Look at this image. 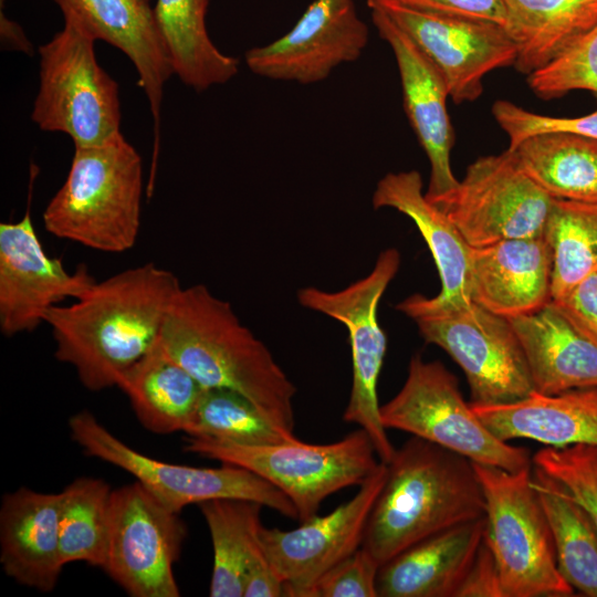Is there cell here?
I'll list each match as a JSON object with an SVG mask.
<instances>
[{
    "mask_svg": "<svg viewBox=\"0 0 597 597\" xmlns=\"http://www.w3.org/2000/svg\"><path fill=\"white\" fill-rule=\"evenodd\" d=\"M427 13L491 22L506 28L507 14L503 0H394Z\"/></svg>",
    "mask_w": 597,
    "mask_h": 597,
    "instance_id": "obj_39",
    "label": "cell"
},
{
    "mask_svg": "<svg viewBox=\"0 0 597 597\" xmlns=\"http://www.w3.org/2000/svg\"><path fill=\"white\" fill-rule=\"evenodd\" d=\"M86 265L69 272L50 256L30 210L15 222L0 223V331L4 336L34 331L46 312L66 298H78L95 284Z\"/></svg>",
    "mask_w": 597,
    "mask_h": 597,
    "instance_id": "obj_16",
    "label": "cell"
},
{
    "mask_svg": "<svg viewBox=\"0 0 597 597\" xmlns=\"http://www.w3.org/2000/svg\"><path fill=\"white\" fill-rule=\"evenodd\" d=\"M535 488L552 531L564 579L585 596L597 597V527L558 481L533 465Z\"/></svg>",
    "mask_w": 597,
    "mask_h": 597,
    "instance_id": "obj_30",
    "label": "cell"
},
{
    "mask_svg": "<svg viewBox=\"0 0 597 597\" xmlns=\"http://www.w3.org/2000/svg\"><path fill=\"white\" fill-rule=\"evenodd\" d=\"M509 320L521 342L533 390L555 395L597 387V343L553 301Z\"/></svg>",
    "mask_w": 597,
    "mask_h": 597,
    "instance_id": "obj_22",
    "label": "cell"
},
{
    "mask_svg": "<svg viewBox=\"0 0 597 597\" xmlns=\"http://www.w3.org/2000/svg\"><path fill=\"white\" fill-rule=\"evenodd\" d=\"M399 265V252L389 248L378 255L369 274L343 290L331 292L307 286L297 291L303 307L332 317L347 328L353 380L343 419L368 433L379 461L385 463L391 460L396 449L381 422L378 401V380L387 350L378 306Z\"/></svg>",
    "mask_w": 597,
    "mask_h": 597,
    "instance_id": "obj_11",
    "label": "cell"
},
{
    "mask_svg": "<svg viewBox=\"0 0 597 597\" xmlns=\"http://www.w3.org/2000/svg\"><path fill=\"white\" fill-rule=\"evenodd\" d=\"M492 114L509 138V148L543 133L563 132L597 139V108L579 117H554L530 112L509 101H496Z\"/></svg>",
    "mask_w": 597,
    "mask_h": 597,
    "instance_id": "obj_37",
    "label": "cell"
},
{
    "mask_svg": "<svg viewBox=\"0 0 597 597\" xmlns=\"http://www.w3.org/2000/svg\"><path fill=\"white\" fill-rule=\"evenodd\" d=\"M185 450L247 469L272 483L294 504L300 522L317 515L329 495L360 485L380 463L370 437L362 428L322 444L297 440L248 446L189 437Z\"/></svg>",
    "mask_w": 597,
    "mask_h": 597,
    "instance_id": "obj_7",
    "label": "cell"
},
{
    "mask_svg": "<svg viewBox=\"0 0 597 597\" xmlns=\"http://www.w3.org/2000/svg\"><path fill=\"white\" fill-rule=\"evenodd\" d=\"M186 433L248 446L300 440L269 420L251 400L226 388H205Z\"/></svg>",
    "mask_w": 597,
    "mask_h": 597,
    "instance_id": "obj_34",
    "label": "cell"
},
{
    "mask_svg": "<svg viewBox=\"0 0 597 597\" xmlns=\"http://www.w3.org/2000/svg\"><path fill=\"white\" fill-rule=\"evenodd\" d=\"M93 39L64 19L39 48L40 83L31 119L41 130L66 134L75 147H93L121 134L118 84L98 64Z\"/></svg>",
    "mask_w": 597,
    "mask_h": 597,
    "instance_id": "obj_8",
    "label": "cell"
},
{
    "mask_svg": "<svg viewBox=\"0 0 597 597\" xmlns=\"http://www.w3.org/2000/svg\"><path fill=\"white\" fill-rule=\"evenodd\" d=\"M485 517L408 547L379 567L378 597H454L484 537Z\"/></svg>",
    "mask_w": 597,
    "mask_h": 597,
    "instance_id": "obj_24",
    "label": "cell"
},
{
    "mask_svg": "<svg viewBox=\"0 0 597 597\" xmlns=\"http://www.w3.org/2000/svg\"><path fill=\"white\" fill-rule=\"evenodd\" d=\"M187 534L179 513L137 481L113 490L103 569L133 597H178L174 574Z\"/></svg>",
    "mask_w": 597,
    "mask_h": 597,
    "instance_id": "obj_13",
    "label": "cell"
},
{
    "mask_svg": "<svg viewBox=\"0 0 597 597\" xmlns=\"http://www.w3.org/2000/svg\"><path fill=\"white\" fill-rule=\"evenodd\" d=\"M532 463L565 486L597 527V446H546Z\"/></svg>",
    "mask_w": 597,
    "mask_h": 597,
    "instance_id": "obj_36",
    "label": "cell"
},
{
    "mask_svg": "<svg viewBox=\"0 0 597 597\" xmlns=\"http://www.w3.org/2000/svg\"><path fill=\"white\" fill-rule=\"evenodd\" d=\"M368 39L353 0H314L287 33L250 49L245 63L262 77L312 84L338 65L356 61Z\"/></svg>",
    "mask_w": 597,
    "mask_h": 597,
    "instance_id": "obj_17",
    "label": "cell"
},
{
    "mask_svg": "<svg viewBox=\"0 0 597 597\" xmlns=\"http://www.w3.org/2000/svg\"><path fill=\"white\" fill-rule=\"evenodd\" d=\"M396 308L413 320L428 344L442 348L462 369L471 404L512 402L533 391L521 342L509 318L474 302L448 304L413 294Z\"/></svg>",
    "mask_w": 597,
    "mask_h": 597,
    "instance_id": "obj_5",
    "label": "cell"
},
{
    "mask_svg": "<svg viewBox=\"0 0 597 597\" xmlns=\"http://www.w3.org/2000/svg\"><path fill=\"white\" fill-rule=\"evenodd\" d=\"M527 76L530 88L543 100L576 90L597 95V24L555 60Z\"/></svg>",
    "mask_w": 597,
    "mask_h": 597,
    "instance_id": "obj_35",
    "label": "cell"
},
{
    "mask_svg": "<svg viewBox=\"0 0 597 597\" xmlns=\"http://www.w3.org/2000/svg\"><path fill=\"white\" fill-rule=\"evenodd\" d=\"M71 437L85 454L108 462L132 474L150 494L172 512L217 499L254 501L297 520L291 500L258 474L231 464L197 468L168 463L145 455L108 431L88 411L69 419Z\"/></svg>",
    "mask_w": 597,
    "mask_h": 597,
    "instance_id": "obj_10",
    "label": "cell"
},
{
    "mask_svg": "<svg viewBox=\"0 0 597 597\" xmlns=\"http://www.w3.org/2000/svg\"><path fill=\"white\" fill-rule=\"evenodd\" d=\"M53 1L64 19L75 21L93 39L107 42L132 61L154 118L156 156L164 86L175 73L150 0Z\"/></svg>",
    "mask_w": 597,
    "mask_h": 597,
    "instance_id": "obj_19",
    "label": "cell"
},
{
    "mask_svg": "<svg viewBox=\"0 0 597 597\" xmlns=\"http://www.w3.org/2000/svg\"><path fill=\"white\" fill-rule=\"evenodd\" d=\"M553 256L544 235L472 248L470 298L506 318L551 301Z\"/></svg>",
    "mask_w": 597,
    "mask_h": 597,
    "instance_id": "obj_20",
    "label": "cell"
},
{
    "mask_svg": "<svg viewBox=\"0 0 597 597\" xmlns=\"http://www.w3.org/2000/svg\"><path fill=\"white\" fill-rule=\"evenodd\" d=\"M210 0H157L156 19L174 73L197 92L224 84L237 75L239 60L211 41L206 15Z\"/></svg>",
    "mask_w": 597,
    "mask_h": 597,
    "instance_id": "obj_28",
    "label": "cell"
},
{
    "mask_svg": "<svg viewBox=\"0 0 597 597\" xmlns=\"http://www.w3.org/2000/svg\"><path fill=\"white\" fill-rule=\"evenodd\" d=\"M553 302L597 343V272L586 276L564 297Z\"/></svg>",
    "mask_w": 597,
    "mask_h": 597,
    "instance_id": "obj_41",
    "label": "cell"
},
{
    "mask_svg": "<svg viewBox=\"0 0 597 597\" xmlns=\"http://www.w3.org/2000/svg\"><path fill=\"white\" fill-rule=\"evenodd\" d=\"M484 515L473 462L412 436L387 463L362 546L381 566L427 537Z\"/></svg>",
    "mask_w": 597,
    "mask_h": 597,
    "instance_id": "obj_3",
    "label": "cell"
},
{
    "mask_svg": "<svg viewBox=\"0 0 597 597\" xmlns=\"http://www.w3.org/2000/svg\"><path fill=\"white\" fill-rule=\"evenodd\" d=\"M509 149L552 198L597 201V139L563 132L543 133Z\"/></svg>",
    "mask_w": 597,
    "mask_h": 597,
    "instance_id": "obj_29",
    "label": "cell"
},
{
    "mask_svg": "<svg viewBox=\"0 0 597 597\" xmlns=\"http://www.w3.org/2000/svg\"><path fill=\"white\" fill-rule=\"evenodd\" d=\"M386 474L387 463L380 461L350 500L326 515L301 522L296 528L284 531L260 526V543L283 583L284 596L308 597L324 574L362 546L369 514Z\"/></svg>",
    "mask_w": 597,
    "mask_h": 597,
    "instance_id": "obj_14",
    "label": "cell"
},
{
    "mask_svg": "<svg viewBox=\"0 0 597 597\" xmlns=\"http://www.w3.org/2000/svg\"><path fill=\"white\" fill-rule=\"evenodd\" d=\"M284 596L283 583L269 562L259 536L245 566L243 597Z\"/></svg>",
    "mask_w": 597,
    "mask_h": 597,
    "instance_id": "obj_42",
    "label": "cell"
},
{
    "mask_svg": "<svg viewBox=\"0 0 597 597\" xmlns=\"http://www.w3.org/2000/svg\"><path fill=\"white\" fill-rule=\"evenodd\" d=\"M454 597H505L496 562L484 540L458 586Z\"/></svg>",
    "mask_w": 597,
    "mask_h": 597,
    "instance_id": "obj_40",
    "label": "cell"
},
{
    "mask_svg": "<svg viewBox=\"0 0 597 597\" xmlns=\"http://www.w3.org/2000/svg\"><path fill=\"white\" fill-rule=\"evenodd\" d=\"M553 256L551 301L597 272V201L553 199L544 229Z\"/></svg>",
    "mask_w": 597,
    "mask_h": 597,
    "instance_id": "obj_32",
    "label": "cell"
},
{
    "mask_svg": "<svg viewBox=\"0 0 597 597\" xmlns=\"http://www.w3.org/2000/svg\"><path fill=\"white\" fill-rule=\"evenodd\" d=\"M379 563L360 546L354 554L324 574L308 597H378Z\"/></svg>",
    "mask_w": 597,
    "mask_h": 597,
    "instance_id": "obj_38",
    "label": "cell"
},
{
    "mask_svg": "<svg viewBox=\"0 0 597 597\" xmlns=\"http://www.w3.org/2000/svg\"><path fill=\"white\" fill-rule=\"evenodd\" d=\"M117 387L143 427L157 434L186 432L205 390L159 341L123 375Z\"/></svg>",
    "mask_w": 597,
    "mask_h": 597,
    "instance_id": "obj_26",
    "label": "cell"
},
{
    "mask_svg": "<svg viewBox=\"0 0 597 597\" xmlns=\"http://www.w3.org/2000/svg\"><path fill=\"white\" fill-rule=\"evenodd\" d=\"M379 35L395 56L404 107L430 164L428 200L436 202L459 184L451 168L453 129L447 112V84L432 62L379 7L367 2Z\"/></svg>",
    "mask_w": 597,
    "mask_h": 597,
    "instance_id": "obj_18",
    "label": "cell"
},
{
    "mask_svg": "<svg viewBox=\"0 0 597 597\" xmlns=\"http://www.w3.org/2000/svg\"><path fill=\"white\" fill-rule=\"evenodd\" d=\"M262 507L258 502L240 499L199 504L213 549L211 597H243L245 566L262 525Z\"/></svg>",
    "mask_w": 597,
    "mask_h": 597,
    "instance_id": "obj_31",
    "label": "cell"
},
{
    "mask_svg": "<svg viewBox=\"0 0 597 597\" xmlns=\"http://www.w3.org/2000/svg\"><path fill=\"white\" fill-rule=\"evenodd\" d=\"M367 2L386 12L432 62L455 104L475 101L488 73L515 64L516 44L502 25L427 13L394 0Z\"/></svg>",
    "mask_w": 597,
    "mask_h": 597,
    "instance_id": "obj_15",
    "label": "cell"
},
{
    "mask_svg": "<svg viewBox=\"0 0 597 597\" xmlns=\"http://www.w3.org/2000/svg\"><path fill=\"white\" fill-rule=\"evenodd\" d=\"M61 493L19 488L0 509V563L18 584L50 593L64 564L60 548Z\"/></svg>",
    "mask_w": 597,
    "mask_h": 597,
    "instance_id": "obj_21",
    "label": "cell"
},
{
    "mask_svg": "<svg viewBox=\"0 0 597 597\" xmlns=\"http://www.w3.org/2000/svg\"><path fill=\"white\" fill-rule=\"evenodd\" d=\"M159 342L205 388H226L251 400L274 425L294 433L296 388L269 348L241 324L229 302L196 284L181 287Z\"/></svg>",
    "mask_w": 597,
    "mask_h": 597,
    "instance_id": "obj_2",
    "label": "cell"
},
{
    "mask_svg": "<svg viewBox=\"0 0 597 597\" xmlns=\"http://www.w3.org/2000/svg\"><path fill=\"white\" fill-rule=\"evenodd\" d=\"M553 199L506 149L478 158L455 189L434 203L472 248L544 235Z\"/></svg>",
    "mask_w": 597,
    "mask_h": 597,
    "instance_id": "obj_12",
    "label": "cell"
},
{
    "mask_svg": "<svg viewBox=\"0 0 597 597\" xmlns=\"http://www.w3.org/2000/svg\"><path fill=\"white\" fill-rule=\"evenodd\" d=\"M384 427L410 433L480 464L519 471L532 467L526 448L493 434L465 402L457 377L439 360L411 357L400 390L380 405Z\"/></svg>",
    "mask_w": 597,
    "mask_h": 597,
    "instance_id": "obj_9",
    "label": "cell"
},
{
    "mask_svg": "<svg viewBox=\"0 0 597 597\" xmlns=\"http://www.w3.org/2000/svg\"><path fill=\"white\" fill-rule=\"evenodd\" d=\"M182 286L169 270L145 263L95 284L74 303L45 315L54 356L72 366L91 391L117 387L123 375L157 344Z\"/></svg>",
    "mask_w": 597,
    "mask_h": 597,
    "instance_id": "obj_1",
    "label": "cell"
},
{
    "mask_svg": "<svg viewBox=\"0 0 597 597\" xmlns=\"http://www.w3.org/2000/svg\"><path fill=\"white\" fill-rule=\"evenodd\" d=\"M485 499L484 542L505 597H569L557 566L549 523L533 486V465L509 471L474 463Z\"/></svg>",
    "mask_w": 597,
    "mask_h": 597,
    "instance_id": "obj_6",
    "label": "cell"
},
{
    "mask_svg": "<svg viewBox=\"0 0 597 597\" xmlns=\"http://www.w3.org/2000/svg\"><path fill=\"white\" fill-rule=\"evenodd\" d=\"M499 439H530L548 447L597 446V387L544 395L535 390L506 404H470Z\"/></svg>",
    "mask_w": 597,
    "mask_h": 597,
    "instance_id": "obj_23",
    "label": "cell"
},
{
    "mask_svg": "<svg viewBox=\"0 0 597 597\" xmlns=\"http://www.w3.org/2000/svg\"><path fill=\"white\" fill-rule=\"evenodd\" d=\"M373 206L375 209H395L416 224L430 250L441 281L440 292L432 296L437 302H471L472 247L446 213L427 199L417 170L385 175L373 193Z\"/></svg>",
    "mask_w": 597,
    "mask_h": 597,
    "instance_id": "obj_25",
    "label": "cell"
},
{
    "mask_svg": "<svg viewBox=\"0 0 597 597\" xmlns=\"http://www.w3.org/2000/svg\"><path fill=\"white\" fill-rule=\"evenodd\" d=\"M506 31L516 44L514 66L528 75L597 24V0H503Z\"/></svg>",
    "mask_w": 597,
    "mask_h": 597,
    "instance_id": "obj_27",
    "label": "cell"
},
{
    "mask_svg": "<svg viewBox=\"0 0 597 597\" xmlns=\"http://www.w3.org/2000/svg\"><path fill=\"white\" fill-rule=\"evenodd\" d=\"M112 492L104 480L92 476L77 478L60 492V548L64 565L84 562L104 567Z\"/></svg>",
    "mask_w": 597,
    "mask_h": 597,
    "instance_id": "obj_33",
    "label": "cell"
},
{
    "mask_svg": "<svg viewBox=\"0 0 597 597\" xmlns=\"http://www.w3.org/2000/svg\"><path fill=\"white\" fill-rule=\"evenodd\" d=\"M143 163L123 134L75 147L67 177L43 211L48 232L84 247L121 253L140 228Z\"/></svg>",
    "mask_w": 597,
    "mask_h": 597,
    "instance_id": "obj_4",
    "label": "cell"
}]
</instances>
